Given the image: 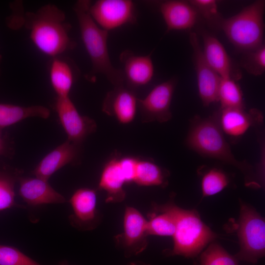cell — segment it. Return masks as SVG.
<instances>
[{"label": "cell", "instance_id": "cell-16", "mask_svg": "<svg viewBox=\"0 0 265 265\" xmlns=\"http://www.w3.org/2000/svg\"><path fill=\"white\" fill-rule=\"evenodd\" d=\"M159 8L166 26V32L191 29L199 19L188 1L165 0L159 3Z\"/></svg>", "mask_w": 265, "mask_h": 265}, {"label": "cell", "instance_id": "cell-27", "mask_svg": "<svg viewBox=\"0 0 265 265\" xmlns=\"http://www.w3.org/2000/svg\"><path fill=\"white\" fill-rule=\"evenodd\" d=\"M229 183L228 176L223 170L217 168H209L202 175L201 186L203 197L217 194L226 187Z\"/></svg>", "mask_w": 265, "mask_h": 265}, {"label": "cell", "instance_id": "cell-32", "mask_svg": "<svg viewBox=\"0 0 265 265\" xmlns=\"http://www.w3.org/2000/svg\"><path fill=\"white\" fill-rule=\"evenodd\" d=\"M13 152L8 140L0 134V156L9 157L12 155Z\"/></svg>", "mask_w": 265, "mask_h": 265}, {"label": "cell", "instance_id": "cell-35", "mask_svg": "<svg viewBox=\"0 0 265 265\" xmlns=\"http://www.w3.org/2000/svg\"><path fill=\"white\" fill-rule=\"evenodd\" d=\"M130 265H136V264H134V263H132V264H130Z\"/></svg>", "mask_w": 265, "mask_h": 265}, {"label": "cell", "instance_id": "cell-2", "mask_svg": "<svg viewBox=\"0 0 265 265\" xmlns=\"http://www.w3.org/2000/svg\"><path fill=\"white\" fill-rule=\"evenodd\" d=\"M186 142L188 148L201 156L237 167L244 174L247 186H257L252 166L245 161L238 160L233 154L219 125L216 112L206 118L194 117Z\"/></svg>", "mask_w": 265, "mask_h": 265}, {"label": "cell", "instance_id": "cell-24", "mask_svg": "<svg viewBox=\"0 0 265 265\" xmlns=\"http://www.w3.org/2000/svg\"><path fill=\"white\" fill-rule=\"evenodd\" d=\"M20 174L17 170L0 169V212L14 207H23L15 201V185Z\"/></svg>", "mask_w": 265, "mask_h": 265}, {"label": "cell", "instance_id": "cell-4", "mask_svg": "<svg viewBox=\"0 0 265 265\" xmlns=\"http://www.w3.org/2000/svg\"><path fill=\"white\" fill-rule=\"evenodd\" d=\"M154 208L168 212L175 220L173 247L168 251V255L194 257L217 237L194 210L184 209L172 201L163 205H155Z\"/></svg>", "mask_w": 265, "mask_h": 265}, {"label": "cell", "instance_id": "cell-8", "mask_svg": "<svg viewBox=\"0 0 265 265\" xmlns=\"http://www.w3.org/2000/svg\"><path fill=\"white\" fill-rule=\"evenodd\" d=\"M172 78L155 86L144 99L137 100L143 122H166L172 118L170 106L176 85Z\"/></svg>", "mask_w": 265, "mask_h": 265}, {"label": "cell", "instance_id": "cell-10", "mask_svg": "<svg viewBox=\"0 0 265 265\" xmlns=\"http://www.w3.org/2000/svg\"><path fill=\"white\" fill-rule=\"evenodd\" d=\"M55 108L69 141L81 145L97 129L95 120L80 114L69 96L57 97Z\"/></svg>", "mask_w": 265, "mask_h": 265}, {"label": "cell", "instance_id": "cell-29", "mask_svg": "<svg viewBox=\"0 0 265 265\" xmlns=\"http://www.w3.org/2000/svg\"><path fill=\"white\" fill-rule=\"evenodd\" d=\"M237 259L214 241L201 253L200 265H238Z\"/></svg>", "mask_w": 265, "mask_h": 265}, {"label": "cell", "instance_id": "cell-19", "mask_svg": "<svg viewBox=\"0 0 265 265\" xmlns=\"http://www.w3.org/2000/svg\"><path fill=\"white\" fill-rule=\"evenodd\" d=\"M125 183L128 181L120 158L114 156L105 164L99 183V188L106 192V202H121L125 199Z\"/></svg>", "mask_w": 265, "mask_h": 265}, {"label": "cell", "instance_id": "cell-28", "mask_svg": "<svg viewBox=\"0 0 265 265\" xmlns=\"http://www.w3.org/2000/svg\"><path fill=\"white\" fill-rule=\"evenodd\" d=\"M157 213H152L147 220L149 235L173 237L176 225L172 216L168 212L155 209Z\"/></svg>", "mask_w": 265, "mask_h": 265}, {"label": "cell", "instance_id": "cell-9", "mask_svg": "<svg viewBox=\"0 0 265 265\" xmlns=\"http://www.w3.org/2000/svg\"><path fill=\"white\" fill-rule=\"evenodd\" d=\"M189 40L192 49L198 93L203 105L218 102V90L221 78L207 61L197 33L191 31Z\"/></svg>", "mask_w": 265, "mask_h": 265}, {"label": "cell", "instance_id": "cell-34", "mask_svg": "<svg viewBox=\"0 0 265 265\" xmlns=\"http://www.w3.org/2000/svg\"><path fill=\"white\" fill-rule=\"evenodd\" d=\"M59 265H67V264L64 262V263H61Z\"/></svg>", "mask_w": 265, "mask_h": 265}, {"label": "cell", "instance_id": "cell-14", "mask_svg": "<svg viewBox=\"0 0 265 265\" xmlns=\"http://www.w3.org/2000/svg\"><path fill=\"white\" fill-rule=\"evenodd\" d=\"M134 93L124 85L114 86L106 95L102 105V111L114 117L120 123L128 124L134 119L137 108Z\"/></svg>", "mask_w": 265, "mask_h": 265}, {"label": "cell", "instance_id": "cell-18", "mask_svg": "<svg viewBox=\"0 0 265 265\" xmlns=\"http://www.w3.org/2000/svg\"><path fill=\"white\" fill-rule=\"evenodd\" d=\"M151 55H136L129 50L124 51L120 54L124 82H126L128 86L138 87L151 81L154 67Z\"/></svg>", "mask_w": 265, "mask_h": 265}, {"label": "cell", "instance_id": "cell-5", "mask_svg": "<svg viewBox=\"0 0 265 265\" xmlns=\"http://www.w3.org/2000/svg\"><path fill=\"white\" fill-rule=\"evenodd\" d=\"M265 10V1L258 0L236 15L224 19L221 29L237 49L245 52L264 44Z\"/></svg>", "mask_w": 265, "mask_h": 265}, {"label": "cell", "instance_id": "cell-31", "mask_svg": "<svg viewBox=\"0 0 265 265\" xmlns=\"http://www.w3.org/2000/svg\"><path fill=\"white\" fill-rule=\"evenodd\" d=\"M0 265H42L18 248L0 244Z\"/></svg>", "mask_w": 265, "mask_h": 265}, {"label": "cell", "instance_id": "cell-12", "mask_svg": "<svg viewBox=\"0 0 265 265\" xmlns=\"http://www.w3.org/2000/svg\"><path fill=\"white\" fill-rule=\"evenodd\" d=\"M203 40L202 50L204 56L212 68L221 78L239 80L241 74L236 68L221 43L204 28H198Z\"/></svg>", "mask_w": 265, "mask_h": 265}, {"label": "cell", "instance_id": "cell-33", "mask_svg": "<svg viewBox=\"0 0 265 265\" xmlns=\"http://www.w3.org/2000/svg\"><path fill=\"white\" fill-rule=\"evenodd\" d=\"M1 60H2V56H1V55L0 54V75H1V67H0V65H1Z\"/></svg>", "mask_w": 265, "mask_h": 265}, {"label": "cell", "instance_id": "cell-7", "mask_svg": "<svg viewBox=\"0 0 265 265\" xmlns=\"http://www.w3.org/2000/svg\"><path fill=\"white\" fill-rule=\"evenodd\" d=\"M89 13L95 23L107 31L136 20L134 2L130 0H98L91 3Z\"/></svg>", "mask_w": 265, "mask_h": 265}, {"label": "cell", "instance_id": "cell-20", "mask_svg": "<svg viewBox=\"0 0 265 265\" xmlns=\"http://www.w3.org/2000/svg\"><path fill=\"white\" fill-rule=\"evenodd\" d=\"M69 202L73 211L70 216L71 222L81 228L92 227L97 215L96 191L89 188H79L74 192Z\"/></svg>", "mask_w": 265, "mask_h": 265}, {"label": "cell", "instance_id": "cell-11", "mask_svg": "<svg viewBox=\"0 0 265 265\" xmlns=\"http://www.w3.org/2000/svg\"><path fill=\"white\" fill-rule=\"evenodd\" d=\"M216 113L223 133L232 138L239 137L251 127H260L263 123V114L257 108L248 111L245 108H220Z\"/></svg>", "mask_w": 265, "mask_h": 265}, {"label": "cell", "instance_id": "cell-25", "mask_svg": "<svg viewBox=\"0 0 265 265\" xmlns=\"http://www.w3.org/2000/svg\"><path fill=\"white\" fill-rule=\"evenodd\" d=\"M236 81L229 78L221 79L218 90L220 109L245 108L241 90Z\"/></svg>", "mask_w": 265, "mask_h": 265}, {"label": "cell", "instance_id": "cell-17", "mask_svg": "<svg viewBox=\"0 0 265 265\" xmlns=\"http://www.w3.org/2000/svg\"><path fill=\"white\" fill-rule=\"evenodd\" d=\"M19 194L24 201L31 206L49 204H62L66 198L44 179L20 177Z\"/></svg>", "mask_w": 265, "mask_h": 265}, {"label": "cell", "instance_id": "cell-15", "mask_svg": "<svg viewBox=\"0 0 265 265\" xmlns=\"http://www.w3.org/2000/svg\"><path fill=\"white\" fill-rule=\"evenodd\" d=\"M81 145L68 140L46 155L32 171L35 177L48 180L55 172L68 164L80 159Z\"/></svg>", "mask_w": 265, "mask_h": 265}, {"label": "cell", "instance_id": "cell-3", "mask_svg": "<svg viewBox=\"0 0 265 265\" xmlns=\"http://www.w3.org/2000/svg\"><path fill=\"white\" fill-rule=\"evenodd\" d=\"M92 2L78 0L73 9L78 21L81 38L90 59L91 74H102L114 86L124 85L122 70L112 64L107 48L108 31L100 27L89 13Z\"/></svg>", "mask_w": 265, "mask_h": 265}, {"label": "cell", "instance_id": "cell-1", "mask_svg": "<svg viewBox=\"0 0 265 265\" xmlns=\"http://www.w3.org/2000/svg\"><path fill=\"white\" fill-rule=\"evenodd\" d=\"M10 7L12 13L6 19L7 26L17 29L22 23L29 31L35 46L43 53L53 58L76 46L69 36L71 25L57 6L48 4L35 12L26 13L21 11L18 2L12 3Z\"/></svg>", "mask_w": 265, "mask_h": 265}, {"label": "cell", "instance_id": "cell-26", "mask_svg": "<svg viewBox=\"0 0 265 265\" xmlns=\"http://www.w3.org/2000/svg\"><path fill=\"white\" fill-rule=\"evenodd\" d=\"M195 8L199 18L211 29H221L224 18L218 9L215 0H190L188 1Z\"/></svg>", "mask_w": 265, "mask_h": 265}, {"label": "cell", "instance_id": "cell-22", "mask_svg": "<svg viewBox=\"0 0 265 265\" xmlns=\"http://www.w3.org/2000/svg\"><path fill=\"white\" fill-rule=\"evenodd\" d=\"M49 76L52 86L57 97L69 96L74 82L75 74L69 62L58 56L52 58L50 65Z\"/></svg>", "mask_w": 265, "mask_h": 265}, {"label": "cell", "instance_id": "cell-21", "mask_svg": "<svg viewBox=\"0 0 265 265\" xmlns=\"http://www.w3.org/2000/svg\"><path fill=\"white\" fill-rule=\"evenodd\" d=\"M50 109L43 106H23L10 104L0 103V134L5 128L29 117L47 119Z\"/></svg>", "mask_w": 265, "mask_h": 265}, {"label": "cell", "instance_id": "cell-13", "mask_svg": "<svg viewBox=\"0 0 265 265\" xmlns=\"http://www.w3.org/2000/svg\"><path fill=\"white\" fill-rule=\"evenodd\" d=\"M147 220L133 207H127L124 216L122 245L128 256L143 251L148 245Z\"/></svg>", "mask_w": 265, "mask_h": 265}, {"label": "cell", "instance_id": "cell-30", "mask_svg": "<svg viewBox=\"0 0 265 265\" xmlns=\"http://www.w3.org/2000/svg\"><path fill=\"white\" fill-rule=\"evenodd\" d=\"M240 65L249 74L259 76L265 71V46L263 44L253 50L243 52Z\"/></svg>", "mask_w": 265, "mask_h": 265}, {"label": "cell", "instance_id": "cell-6", "mask_svg": "<svg viewBox=\"0 0 265 265\" xmlns=\"http://www.w3.org/2000/svg\"><path fill=\"white\" fill-rule=\"evenodd\" d=\"M237 235L239 250L237 260L256 263L265 254V221L251 206L240 200Z\"/></svg>", "mask_w": 265, "mask_h": 265}, {"label": "cell", "instance_id": "cell-23", "mask_svg": "<svg viewBox=\"0 0 265 265\" xmlns=\"http://www.w3.org/2000/svg\"><path fill=\"white\" fill-rule=\"evenodd\" d=\"M168 175V171L156 163L138 159L133 182L141 186H165Z\"/></svg>", "mask_w": 265, "mask_h": 265}]
</instances>
